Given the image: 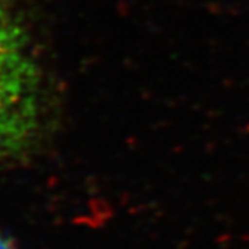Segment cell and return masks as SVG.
Listing matches in <instances>:
<instances>
[{"label": "cell", "mask_w": 249, "mask_h": 249, "mask_svg": "<svg viewBox=\"0 0 249 249\" xmlns=\"http://www.w3.org/2000/svg\"><path fill=\"white\" fill-rule=\"evenodd\" d=\"M36 120V93L27 57L0 60V162L30 143Z\"/></svg>", "instance_id": "obj_1"}, {"label": "cell", "mask_w": 249, "mask_h": 249, "mask_svg": "<svg viewBox=\"0 0 249 249\" xmlns=\"http://www.w3.org/2000/svg\"><path fill=\"white\" fill-rule=\"evenodd\" d=\"M0 249H15L8 240H5L3 237H0Z\"/></svg>", "instance_id": "obj_3"}, {"label": "cell", "mask_w": 249, "mask_h": 249, "mask_svg": "<svg viewBox=\"0 0 249 249\" xmlns=\"http://www.w3.org/2000/svg\"><path fill=\"white\" fill-rule=\"evenodd\" d=\"M26 57L21 35L6 9V2L0 0V60Z\"/></svg>", "instance_id": "obj_2"}]
</instances>
